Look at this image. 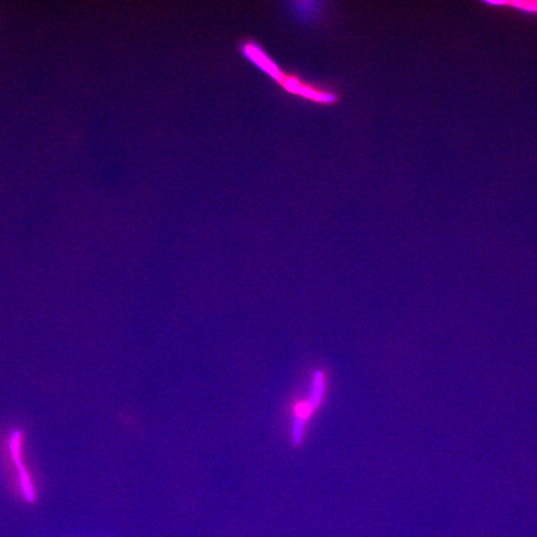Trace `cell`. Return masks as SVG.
I'll return each mask as SVG.
<instances>
[{
	"label": "cell",
	"instance_id": "1",
	"mask_svg": "<svg viewBox=\"0 0 537 537\" xmlns=\"http://www.w3.org/2000/svg\"><path fill=\"white\" fill-rule=\"evenodd\" d=\"M240 49L242 55L270 76L289 93L321 105H331L337 102L338 96L335 93L305 83L298 76L283 73L262 47L253 40H245L240 45Z\"/></svg>",
	"mask_w": 537,
	"mask_h": 537
},
{
	"label": "cell",
	"instance_id": "2",
	"mask_svg": "<svg viewBox=\"0 0 537 537\" xmlns=\"http://www.w3.org/2000/svg\"><path fill=\"white\" fill-rule=\"evenodd\" d=\"M19 434L16 433L13 435L11 443V448L13 453V458L15 459L16 465L20 470V478L21 487L25 496V498L28 502H33L34 500V492L33 488L29 476L27 475L24 468L22 466L20 459V447H19Z\"/></svg>",
	"mask_w": 537,
	"mask_h": 537
},
{
	"label": "cell",
	"instance_id": "3",
	"mask_svg": "<svg viewBox=\"0 0 537 537\" xmlns=\"http://www.w3.org/2000/svg\"><path fill=\"white\" fill-rule=\"evenodd\" d=\"M324 388L322 374L321 372L316 371L312 381L311 396L307 401L308 405L310 406L312 411L317 409L319 404L322 394H324Z\"/></svg>",
	"mask_w": 537,
	"mask_h": 537
}]
</instances>
